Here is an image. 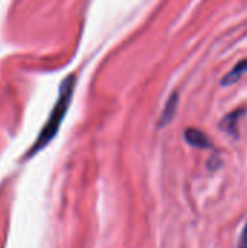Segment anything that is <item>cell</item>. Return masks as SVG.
<instances>
[{
	"label": "cell",
	"mask_w": 247,
	"mask_h": 248,
	"mask_svg": "<svg viewBox=\"0 0 247 248\" xmlns=\"http://www.w3.org/2000/svg\"><path fill=\"white\" fill-rule=\"evenodd\" d=\"M185 140H186V142L189 145H192L195 148H201V150L214 148V144L210 140V137L205 132H202V131H199L197 128H188L185 131Z\"/></svg>",
	"instance_id": "cell-3"
},
{
	"label": "cell",
	"mask_w": 247,
	"mask_h": 248,
	"mask_svg": "<svg viewBox=\"0 0 247 248\" xmlns=\"http://www.w3.org/2000/svg\"><path fill=\"white\" fill-rule=\"evenodd\" d=\"M74 86H76V76L74 74H70L61 83V87H60V92H58L60 93L58 94V99H57V102H55V105H54L49 116H48V121L45 122V125L42 126L39 135L36 137L35 144L31 147V150L28 153V157H31L35 153H38L39 150H42L57 135V132L60 129V125H61V122H63L67 110H68L70 102L73 99Z\"/></svg>",
	"instance_id": "cell-1"
},
{
	"label": "cell",
	"mask_w": 247,
	"mask_h": 248,
	"mask_svg": "<svg viewBox=\"0 0 247 248\" xmlns=\"http://www.w3.org/2000/svg\"><path fill=\"white\" fill-rule=\"evenodd\" d=\"M237 248H247V222L243 228V232H242V237L239 240V247Z\"/></svg>",
	"instance_id": "cell-6"
},
{
	"label": "cell",
	"mask_w": 247,
	"mask_h": 248,
	"mask_svg": "<svg viewBox=\"0 0 247 248\" xmlns=\"http://www.w3.org/2000/svg\"><path fill=\"white\" fill-rule=\"evenodd\" d=\"M247 73V58L245 60H242V61H239L231 70H230V73H227L224 77H223V80H221V86L223 87H226V86H231V84H234V83H237L245 74Z\"/></svg>",
	"instance_id": "cell-4"
},
{
	"label": "cell",
	"mask_w": 247,
	"mask_h": 248,
	"mask_svg": "<svg viewBox=\"0 0 247 248\" xmlns=\"http://www.w3.org/2000/svg\"><path fill=\"white\" fill-rule=\"evenodd\" d=\"M178 103H179V94L176 92H173L170 94V97L167 99L166 105H165V109H163L162 116H160L159 126H165L169 122H172V119H173V116L176 113V109H178Z\"/></svg>",
	"instance_id": "cell-5"
},
{
	"label": "cell",
	"mask_w": 247,
	"mask_h": 248,
	"mask_svg": "<svg viewBox=\"0 0 247 248\" xmlns=\"http://www.w3.org/2000/svg\"><path fill=\"white\" fill-rule=\"evenodd\" d=\"M246 108H239V109H236V110L227 113V115L221 119L220 128H221L226 134L231 135L233 138H239L240 134H239V126H237V124H239V119L246 113Z\"/></svg>",
	"instance_id": "cell-2"
},
{
	"label": "cell",
	"mask_w": 247,
	"mask_h": 248,
	"mask_svg": "<svg viewBox=\"0 0 247 248\" xmlns=\"http://www.w3.org/2000/svg\"><path fill=\"white\" fill-rule=\"evenodd\" d=\"M215 158H217V154H215V155H214L213 158H210V161H208V163H214V161H215ZM217 163H218V164L221 166V161H217ZM220 166H213V164H210V166H208V169H210V170H217V169H218Z\"/></svg>",
	"instance_id": "cell-7"
}]
</instances>
